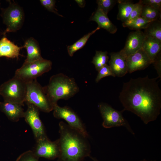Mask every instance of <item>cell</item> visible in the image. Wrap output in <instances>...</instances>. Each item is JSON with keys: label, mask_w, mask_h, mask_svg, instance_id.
<instances>
[{"label": "cell", "mask_w": 161, "mask_h": 161, "mask_svg": "<svg viewBox=\"0 0 161 161\" xmlns=\"http://www.w3.org/2000/svg\"><path fill=\"white\" fill-rule=\"evenodd\" d=\"M117 1L114 0H97L96 2L98 5L97 8L107 15L108 12L115 5Z\"/></svg>", "instance_id": "484cf974"}, {"label": "cell", "mask_w": 161, "mask_h": 161, "mask_svg": "<svg viewBox=\"0 0 161 161\" xmlns=\"http://www.w3.org/2000/svg\"><path fill=\"white\" fill-rule=\"evenodd\" d=\"M145 35L140 30L131 32L128 36L124 48L119 51L126 58L142 48L143 42Z\"/></svg>", "instance_id": "4fadbf2b"}, {"label": "cell", "mask_w": 161, "mask_h": 161, "mask_svg": "<svg viewBox=\"0 0 161 161\" xmlns=\"http://www.w3.org/2000/svg\"><path fill=\"white\" fill-rule=\"evenodd\" d=\"M100 29L97 27L91 32L84 35L72 45L68 46L67 50L69 55L72 57L75 52L82 48L85 46L90 37Z\"/></svg>", "instance_id": "7402d4cb"}, {"label": "cell", "mask_w": 161, "mask_h": 161, "mask_svg": "<svg viewBox=\"0 0 161 161\" xmlns=\"http://www.w3.org/2000/svg\"><path fill=\"white\" fill-rule=\"evenodd\" d=\"M151 22L140 16L133 20L126 21L123 22L122 25L124 27H128L130 29L140 30L146 29Z\"/></svg>", "instance_id": "44dd1931"}, {"label": "cell", "mask_w": 161, "mask_h": 161, "mask_svg": "<svg viewBox=\"0 0 161 161\" xmlns=\"http://www.w3.org/2000/svg\"><path fill=\"white\" fill-rule=\"evenodd\" d=\"M107 54L106 51H96L92 62L94 65L97 71L107 64L109 59Z\"/></svg>", "instance_id": "d4e9b609"}, {"label": "cell", "mask_w": 161, "mask_h": 161, "mask_svg": "<svg viewBox=\"0 0 161 161\" xmlns=\"http://www.w3.org/2000/svg\"><path fill=\"white\" fill-rule=\"evenodd\" d=\"M160 12L150 6L143 5L141 17L152 21L161 18Z\"/></svg>", "instance_id": "cb8c5ba5"}, {"label": "cell", "mask_w": 161, "mask_h": 161, "mask_svg": "<svg viewBox=\"0 0 161 161\" xmlns=\"http://www.w3.org/2000/svg\"><path fill=\"white\" fill-rule=\"evenodd\" d=\"M53 115L58 119H63L67 122L70 127L76 130L88 137L89 134L85 126L78 115L67 106L61 107L58 104L53 108Z\"/></svg>", "instance_id": "9c48e42d"}, {"label": "cell", "mask_w": 161, "mask_h": 161, "mask_svg": "<svg viewBox=\"0 0 161 161\" xmlns=\"http://www.w3.org/2000/svg\"><path fill=\"white\" fill-rule=\"evenodd\" d=\"M44 87L54 106L57 104L59 100H67L73 97L79 90L75 79L62 73L52 76L48 84Z\"/></svg>", "instance_id": "3957f363"}, {"label": "cell", "mask_w": 161, "mask_h": 161, "mask_svg": "<svg viewBox=\"0 0 161 161\" xmlns=\"http://www.w3.org/2000/svg\"></svg>", "instance_id": "d590c367"}, {"label": "cell", "mask_w": 161, "mask_h": 161, "mask_svg": "<svg viewBox=\"0 0 161 161\" xmlns=\"http://www.w3.org/2000/svg\"><path fill=\"white\" fill-rule=\"evenodd\" d=\"M142 48L147 54L153 64L161 53V41L154 38L145 35Z\"/></svg>", "instance_id": "2e32d148"}, {"label": "cell", "mask_w": 161, "mask_h": 161, "mask_svg": "<svg viewBox=\"0 0 161 161\" xmlns=\"http://www.w3.org/2000/svg\"><path fill=\"white\" fill-rule=\"evenodd\" d=\"M128 71L130 73L144 69L152 63L145 51L141 49L126 58Z\"/></svg>", "instance_id": "7c38bea8"}, {"label": "cell", "mask_w": 161, "mask_h": 161, "mask_svg": "<svg viewBox=\"0 0 161 161\" xmlns=\"http://www.w3.org/2000/svg\"><path fill=\"white\" fill-rule=\"evenodd\" d=\"M110 55L109 66L112 73L115 77L124 76L128 72L126 58L119 52H112Z\"/></svg>", "instance_id": "5bb4252c"}, {"label": "cell", "mask_w": 161, "mask_h": 161, "mask_svg": "<svg viewBox=\"0 0 161 161\" xmlns=\"http://www.w3.org/2000/svg\"><path fill=\"white\" fill-rule=\"evenodd\" d=\"M90 157H91V158L93 161H99L98 160H97L96 158L95 157H93L91 156Z\"/></svg>", "instance_id": "836d02e7"}, {"label": "cell", "mask_w": 161, "mask_h": 161, "mask_svg": "<svg viewBox=\"0 0 161 161\" xmlns=\"http://www.w3.org/2000/svg\"><path fill=\"white\" fill-rule=\"evenodd\" d=\"M117 1L119 11L117 19L123 22L128 20L134 4L129 1L118 0Z\"/></svg>", "instance_id": "ffe728a7"}, {"label": "cell", "mask_w": 161, "mask_h": 161, "mask_svg": "<svg viewBox=\"0 0 161 161\" xmlns=\"http://www.w3.org/2000/svg\"><path fill=\"white\" fill-rule=\"evenodd\" d=\"M52 62L43 58L31 62H24L22 66L15 72V76L27 82L36 78L50 71Z\"/></svg>", "instance_id": "8992f818"}, {"label": "cell", "mask_w": 161, "mask_h": 161, "mask_svg": "<svg viewBox=\"0 0 161 161\" xmlns=\"http://www.w3.org/2000/svg\"><path fill=\"white\" fill-rule=\"evenodd\" d=\"M76 2L78 4V6L80 7H84L86 4V2L84 0H75Z\"/></svg>", "instance_id": "d6a6232c"}, {"label": "cell", "mask_w": 161, "mask_h": 161, "mask_svg": "<svg viewBox=\"0 0 161 161\" xmlns=\"http://www.w3.org/2000/svg\"><path fill=\"white\" fill-rule=\"evenodd\" d=\"M27 51V56L25 62H31L43 58L38 43L33 38L31 37L27 40L23 46Z\"/></svg>", "instance_id": "d6986e66"}, {"label": "cell", "mask_w": 161, "mask_h": 161, "mask_svg": "<svg viewBox=\"0 0 161 161\" xmlns=\"http://www.w3.org/2000/svg\"><path fill=\"white\" fill-rule=\"evenodd\" d=\"M140 1L143 5L150 6L161 11V0H143Z\"/></svg>", "instance_id": "4dcf8cb0"}, {"label": "cell", "mask_w": 161, "mask_h": 161, "mask_svg": "<svg viewBox=\"0 0 161 161\" xmlns=\"http://www.w3.org/2000/svg\"><path fill=\"white\" fill-rule=\"evenodd\" d=\"M59 126L58 161H83L85 157H90L88 137L63 121L59 123Z\"/></svg>", "instance_id": "7a4b0ae2"}, {"label": "cell", "mask_w": 161, "mask_h": 161, "mask_svg": "<svg viewBox=\"0 0 161 161\" xmlns=\"http://www.w3.org/2000/svg\"><path fill=\"white\" fill-rule=\"evenodd\" d=\"M158 77L131 78L123 83L119 100L124 109L139 117L146 124L155 120L161 109V90Z\"/></svg>", "instance_id": "6da1fadb"}, {"label": "cell", "mask_w": 161, "mask_h": 161, "mask_svg": "<svg viewBox=\"0 0 161 161\" xmlns=\"http://www.w3.org/2000/svg\"><path fill=\"white\" fill-rule=\"evenodd\" d=\"M27 90L26 82L15 76L0 86V95L4 101L20 104L25 102Z\"/></svg>", "instance_id": "5b68a950"}, {"label": "cell", "mask_w": 161, "mask_h": 161, "mask_svg": "<svg viewBox=\"0 0 161 161\" xmlns=\"http://www.w3.org/2000/svg\"><path fill=\"white\" fill-rule=\"evenodd\" d=\"M90 20L95 21L98 27L106 30L110 33L114 34L117 30V28L111 22L107 15L98 8L93 13Z\"/></svg>", "instance_id": "ac0fdd59"}, {"label": "cell", "mask_w": 161, "mask_h": 161, "mask_svg": "<svg viewBox=\"0 0 161 161\" xmlns=\"http://www.w3.org/2000/svg\"><path fill=\"white\" fill-rule=\"evenodd\" d=\"M9 6L5 9H1V16L3 23L7 27L3 33L15 32L22 27L24 21V13L22 8L17 4L9 1Z\"/></svg>", "instance_id": "52a82bcc"}, {"label": "cell", "mask_w": 161, "mask_h": 161, "mask_svg": "<svg viewBox=\"0 0 161 161\" xmlns=\"http://www.w3.org/2000/svg\"><path fill=\"white\" fill-rule=\"evenodd\" d=\"M27 108L23 117L32 131L36 141L47 137L39 116V110L33 105L26 103Z\"/></svg>", "instance_id": "30bf717a"}, {"label": "cell", "mask_w": 161, "mask_h": 161, "mask_svg": "<svg viewBox=\"0 0 161 161\" xmlns=\"http://www.w3.org/2000/svg\"><path fill=\"white\" fill-rule=\"evenodd\" d=\"M98 107L103 119V126L105 128L123 126L132 134L134 133L126 120L122 115L121 112L113 108L109 105L100 103Z\"/></svg>", "instance_id": "ba28073f"}, {"label": "cell", "mask_w": 161, "mask_h": 161, "mask_svg": "<svg viewBox=\"0 0 161 161\" xmlns=\"http://www.w3.org/2000/svg\"><path fill=\"white\" fill-rule=\"evenodd\" d=\"M25 102L32 104L39 110L49 113L53 111L54 105L47 94L44 87L37 79L27 82Z\"/></svg>", "instance_id": "277c9868"}, {"label": "cell", "mask_w": 161, "mask_h": 161, "mask_svg": "<svg viewBox=\"0 0 161 161\" xmlns=\"http://www.w3.org/2000/svg\"><path fill=\"white\" fill-rule=\"evenodd\" d=\"M41 5L49 11L54 13L58 16H62L58 12L55 8V1L54 0H40Z\"/></svg>", "instance_id": "f546056e"}, {"label": "cell", "mask_w": 161, "mask_h": 161, "mask_svg": "<svg viewBox=\"0 0 161 161\" xmlns=\"http://www.w3.org/2000/svg\"><path fill=\"white\" fill-rule=\"evenodd\" d=\"M145 35L154 38L161 41V23L160 20L151 21L145 29Z\"/></svg>", "instance_id": "603a6c76"}, {"label": "cell", "mask_w": 161, "mask_h": 161, "mask_svg": "<svg viewBox=\"0 0 161 161\" xmlns=\"http://www.w3.org/2000/svg\"><path fill=\"white\" fill-rule=\"evenodd\" d=\"M141 161H156V160H151V161H149V160H145V159H144L142 160H141Z\"/></svg>", "instance_id": "e575fe53"}, {"label": "cell", "mask_w": 161, "mask_h": 161, "mask_svg": "<svg viewBox=\"0 0 161 161\" xmlns=\"http://www.w3.org/2000/svg\"><path fill=\"white\" fill-rule=\"evenodd\" d=\"M16 161H39V158L34 153L32 150H28L21 154Z\"/></svg>", "instance_id": "4316f807"}, {"label": "cell", "mask_w": 161, "mask_h": 161, "mask_svg": "<svg viewBox=\"0 0 161 161\" xmlns=\"http://www.w3.org/2000/svg\"><path fill=\"white\" fill-rule=\"evenodd\" d=\"M154 64L155 68L156 69L158 74V78H161V53H160L158 56L153 63Z\"/></svg>", "instance_id": "1f68e13d"}, {"label": "cell", "mask_w": 161, "mask_h": 161, "mask_svg": "<svg viewBox=\"0 0 161 161\" xmlns=\"http://www.w3.org/2000/svg\"><path fill=\"white\" fill-rule=\"evenodd\" d=\"M36 141V145L32 151L39 158L44 157L52 160L58 157L60 150L57 140L52 141L47 137Z\"/></svg>", "instance_id": "8fae6325"}, {"label": "cell", "mask_w": 161, "mask_h": 161, "mask_svg": "<svg viewBox=\"0 0 161 161\" xmlns=\"http://www.w3.org/2000/svg\"><path fill=\"white\" fill-rule=\"evenodd\" d=\"M23 46L19 47L11 42L5 35L0 40V57H5L8 58H18L20 51Z\"/></svg>", "instance_id": "e0dca14e"}, {"label": "cell", "mask_w": 161, "mask_h": 161, "mask_svg": "<svg viewBox=\"0 0 161 161\" xmlns=\"http://www.w3.org/2000/svg\"><path fill=\"white\" fill-rule=\"evenodd\" d=\"M22 106L19 104L4 101L0 102V111L4 113L10 120L16 122L24 117V112Z\"/></svg>", "instance_id": "9a60e30c"}, {"label": "cell", "mask_w": 161, "mask_h": 161, "mask_svg": "<svg viewBox=\"0 0 161 161\" xmlns=\"http://www.w3.org/2000/svg\"><path fill=\"white\" fill-rule=\"evenodd\" d=\"M98 72V73L95 79L96 83H98L101 79L106 77L110 76L115 77L109 66L107 64L102 67Z\"/></svg>", "instance_id": "83f0119b"}, {"label": "cell", "mask_w": 161, "mask_h": 161, "mask_svg": "<svg viewBox=\"0 0 161 161\" xmlns=\"http://www.w3.org/2000/svg\"><path fill=\"white\" fill-rule=\"evenodd\" d=\"M143 4L140 1L134 4L132 11L127 20H130L141 16Z\"/></svg>", "instance_id": "f1b7e54d"}]
</instances>
